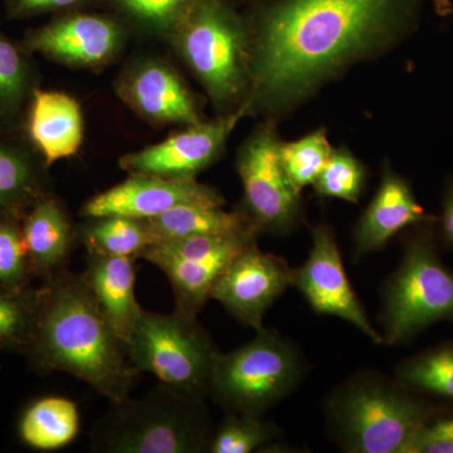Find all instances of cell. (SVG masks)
I'll return each mask as SVG.
<instances>
[{"mask_svg": "<svg viewBox=\"0 0 453 453\" xmlns=\"http://www.w3.org/2000/svg\"><path fill=\"white\" fill-rule=\"evenodd\" d=\"M32 277L23 240L22 219L0 216V286L23 290L31 288Z\"/></svg>", "mask_w": 453, "mask_h": 453, "instance_id": "4dcf8cb0", "label": "cell"}, {"mask_svg": "<svg viewBox=\"0 0 453 453\" xmlns=\"http://www.w3.org/2000/svg\"><path fill=\"white\" fill-rule=\"evenodd\" d=\"M121 95L136 111L157 122L198 124L195 101L168 65L146 62L125 79Z\"/></svg>", "mask_w": 453, "mask_h": 453, "instance_id": "ac0fdd59", "label": "cell"}, {"mask_svg": "<svg viewBox=\"0 0 453 453\" xmlns=\"http://www.w3.org/2000/svg\"><path fill=\"white\" fill-rule=\"evenodd\" d=\"M283 431L264 416L226 413L225 419L214 429L208 452L251 453L279 442Z\"/></svg>", "mask_w": 453, "mask_h": 453, "instance_id": "83f0119b", "label": "cell"}, {"mask_svg": "<svg viewBox=\"0 0 453 453\" xmlns=\"http://www.w3.org/2000/svg\"><path fill=\"white\" fill-rule=\"evenodd\" d=\"M334 149L324 130L314 131L305 138L280 145V157L292 186L301 193L312 186L329 162Z\"/></svg>", "mask_w": 453, "mask_h": 453, "instance_id": "f1b7e54d", "label": "cell"}, {"mask_svg": "<svg viewBox=\"0 0 453 453\" xmlns=\"http://www.w3.org/2000/svg\"><path fill=\"white\" fill-rule=\"evenodd\" d=\"M438 241L453 251V180L449 181L442 196V211L436 222Z\"/></svg>", "mask_w": 453, "mask_h": 453, "instance_id": "e575fe53", "label": "cell"}, {"mask_svg": "<svg viewBox=\"0 0 453 453\" xmlns=\"http://www.w3.org/2000/svg\"><path fill=\"white\" fill-rule=\"evenodd\" d=\"M181 55L217 103L243 91L247 41L242 26L213 0H198L175 29Z\"/></svg>", "mask_w": 453, "mask_h": 453, "instance_id": "ba28073f", "label": "cell"}, {"mask_svg": "<svg viewBox=\"0 0 453 453\" xmlns=\"http://www.w3.org/2000/svg\"><path fill=\"white\" fill-rule=\"evenodd\" d=\"M436 222L437 217L425 211L411 184L395 170L386 168L374 198L354 231V261L380 251L405 228Z\"/></svg>", "mask_w": 453, "mask_h": 453, "instance_id": "9a60e30c", "label": "cell"}, {"mask_svg": "<svg viewBox=\"0 0 453 453\" xmlns=\"http://www.w3.org/2000/svg\"><path fill=\"white\" fill-rule=\"evenodd\" d=\"M438 247L436 223L416 226L405 240L401 264L381 288L384 345L407 344L432 325L453 323V270Z\"/></svg>", "mask_w": 453, "mask_h": 453, "instance_id": "5b68a950", "label": "cell"}, {"mask_svg": "<svg viewBox=\"0 0 453 453\" xmlns=\"http://www.w3.org/2000/svg\"><path fill=\"white\" fill-rule=\"evenodd\" d=\"M408 0H285L259 28L247 105L277 107L389 37Z\"/></svg>", "mask_w": 453, "mask_h": 453, "instance_id": "6da1fadb", "label": "cell"}, {"mask_svg": "<svg viewBox=\"0 0 453 453\" xmlns=\"http://www.w3.org/2000/svg\"><path fill=\"white\" fill-rule=\"evenodd\" d=\"M81 432V412L73 399L47 395L33 401L18 422L23 445L40 452L65 449Z\"/></svg>", "mask_w": 453, "mask_h": 453, "instance_id": "44dd1931", "label": "cell"}, {"mask_svg": "<svg viewBox=\"0 0 453 453\" xmlns=\"http://www.w3.org/2000/svg\"><path fill=\"white\" fill-rule=\"evenodd\" d=\"M26 357L38 372L73 375L110 404L130 396L140 374L82 275L65 270L40 288L37 323Z\"/></svg>", "mask_w": 453, "mask_h": 453, "instance_id": "7a4b0ae2", "label": "cell"}, {"mask_svg": "<svg viewBox=\"0 0 453 453\" xmlns=\"http://www.w3.org/2000/svg\"><path fill=\"white\" fill-rule=\"evenodd\" d=\"M181 204L223 207L225 199L216 189L198 183L195 178L131 174L118 186L88 199L81 214L86 219L119 216L145 220Z\"/></svg>", "mask_w": 453, "mask_h": 453, "instance_id": "7c38bea8", "label": "cell"}, {"mask_svg": "<svg viewBox=\"0 0 453 453\" xmlns=\"http://www.w3.org/2000/svg\"><path fill=\"white\" fill-rule=\"evenodd\" d=\"M40 308V288L0 286V350L26 357L32 345Z\"/></svg>", "mask_w": 453, "mask_h": 453, "instance_id": "4316f807", "label": "cell"}, {"mask_svg": "<svg viewBox=\"0 0 453 453\" xmlns=\"http://www.w3.org/2000/svg\"><path fill=\"white\" fill-rule=\"evenodd\" d=\"M88 253L139 258L154 243L145 220L109 216L89 219L79 232Z\"/></svg>", "mask_w": 453, "mask_h": 453, "instance_id": "d4e9b609", "label": "cell"}, {"mask_svg": "<svg viewBox=\"0 0 453 453\" xmlns=\"http://www.w3.org/2000/svg\"><path fill=\"white\" fill-rule=\"evenodd\" d=\"M80 0H8L12 16L28 17L56 9L73 7Z\"/></svg>", "mask_w": 453, "mask_h": 453, "instance_id": "836d02e7", "label": "cell"}, {"mask_svg": "<svg viewBox=\"0 0 453 453\" xmlns=\"http://www.w3.org/2000/svg\"><path fill=\"white\" fill-rule=\"evenodd\" d=\"M363 164L345 149L333 150L332 157L312 186L326 198L357 203L365 186Z\"/></svg>", "mask_w": 453, "mask_h": 453, "instance_id": "f546056e", "label": "cell"}, {"mask_svg": "<svg viewBox=\"0 0 453 453\" xmlns=\"http://www.w3.org/2000/svg\"><path fill=\"white\" fill-rule=\"evenodd\" d=\"M120 44L121 31L112 20L73 16L28 33L22 47L64 64L97 65L109 61Z\"/></svg>", "mask_w": 453, "mask_h": 453, "instance_id": "5bb4252c", "label": "cell"}, {"mask_svg": "<svg viewBox=\"0 0 453 453\" xmlns=\"http://www.w3.org/2000/svg\"><path fill=\"white\" fill-rule=\"evenodd\" d=\"M25 119L29 142L44 165L73 157L81 148V107L64 92L35 88Z\"/></svg>", "mask_w": 453, "mask_h": 453, "instance_id": "2e32d148", "label": "cell"}, {"mask_svg": "<svg viewBox=\"0 0 453 453\" xmlns=\"http://www.w3.org/2000/svg\"><path fill=\"white\" fill-rule=\"evenodd\" d=\"M0 133V216L19 217L47 196L40 160L28 146Z\"/></svg>", "mask_w": 453, "mask_h": 453, "instance_id": "ffe728a7", "label": "cell"}, {"mask_svg": "<svg viewBox=\"0 0 453 453\" xmlns=\"http://www.w3.org/2000/svg\"><path fill=\"white\" fill-rule=\"evenodd\" d=\"M145 222L154 243L192 235L258 232L243 211H226L220 205H177L160 216L145 219Z\"/></svg>", "mask_w": 453, "mask_h": 453, "instance_id": "7402d4cb", "label": "cell"}, {"mask_svg": "<svg viewBox=\"0 0 453 453\" xmlns=\"http://www.w3.org/2000/svg\"><path fill=\"white\" fill-rule=\"evenodd\" d=\"M306 372L303 350L264 327L251 342L219 354L210 395L226 413L264 416L299 388Z\"/></svg>", "mask_w": 453, "mask_h": 453, "instance_id": "8992f818", "label": "cell"}, {"mask_svg": "<svg viewBox=\"0 0 453 453\" xmlns=\"http://www.w3.org/2000/svg\"><path fill=\"white\" fill-rule=\"evenodd\" d=\"M280 145L273 129L264 127L244 144L238 157L246 204L243 213L259 234H290L300 219V192L286 175Z\"/></svg>", "mask_w": 453, "mask_h": 453, "instance_id": "9c48e42d", "label": "cell"}, {"mask_svg": "<svg viewBox=\"0 0 453 453\" xmlns=\"http://www.w3.org/2000/svg\"><path fill=\"white\" fill-rule=\"evenodd\" d=\"M395 378L418 395L453 403V342L402 360L395 366Z\"/></svg>", "mask_w": 453, "mask_h": 453, "instance_id": "484cf974", "label": "cell"}, {"mask_svg": "<svg viewBox=\"0 0 453 453\" xmlns=\"http://www.w3.org/2000/svg\"><path fill=\"white\" fill-rule=\"evenodd\" d=\"M294 283V268L285 258L262 252L257 243L235 256L214 283L211 299L219 301L238 323L255 332Z\"/></svg>", "mask_w": 453, "mask_h": 453, "instance_id": "8fae6325", "label": "cell"}, {"mask_svg": "<svg viewBox=\"0 0 453 453\" xmlns=\"http://www.w3.org/2000/svg\"><path fill=\"white\" fill-rule=\"evenodd\" d=\"M404 453H453V408L443 405L423 423Z\"/></svg>", "mask_w": 453, "mask_h": 453, "instance_id": "d6a6232c", "label": "cell"}, {"mask_svg": "<svg viewBox=\"0 0 453 453\" xmlns=\"http://www.w3.org/2000/svg\"><path fill=\"white\" fill-rule=\"evenodd\" d=\"M135 259L88 253L81 273L101 312L125 345L144 310L135 297Z\"/></svg>", "mask_w": 453, "mask_h": 453, "instance_id": "e0dca14e", "label": "cell"}, {"mask_svg": "<svg viewBox=\"0 0 453 453\" xmlns=\"http://www.w3.org/2000/svg\"><path fill=\"white\" fill-rule=\"evenodd\" d=\"M243 251L220 253L207 258L157 259L153 265L168 277L174 292L175 310L198 318L211 300V288L220 273L235 256Z\"/></svg>", "mask_w": 453, "mask_h": 453, "instance_id": "603a6c76", "label": "cell"}, {"mask_svg": "<svg viewBox=\"0 0 453 453\" xmlns=\"http://www.w3.org/2000/svg\"><path fill=\"white\" fill-rule=\"evenodd\" d=\"M249 109L246 104L234 115L208 124L190 125L159 144L125 155L120 159L121 168L130 174L195 178L219 157L229 134Z\"/></svg>", "mask_w": 453, "mask_h": 453, "instance_id": "4fadbf2b", "label": "cell"}, {"mask_svg": "<svg viewBox=\"0 0 453 453\" xmlns=\"http://www.w3.org/2000/svg\"><path fill=\"white\" fill-rule=\"evenodd\" d=\"M28 55L0 29V133L16 131L37 88Z\"/></svg>", "mask_w": 453, "mask_h": 453, "instance_id": "cb8c5ba5", "label": "cell"}, {"mask_svg": "<svg viewBox=\"0 0 453 453\" xmlns=\"http://www.w3.org/2000/svg\"><path fill=\"white\" fill-rule=\"evenodd\" d=\"M127 350L139 372H150L164 386L187 395H210L220 351L195 316L142 310Z\"/></svg>", "mask_w": 453, "mask_h": 453, "instance_id": "52a82bcc", "label": "cell"}, {"mask_svg": "<svg viewBox=\"0 0 453 453\" xmlns=\"http://www.w3.org/2000/svg\"><path fill=\"white\" fill-rule=\"evenodd\" d=\"M446 404L418 395L372 369L354 372L330 392L325 422L348 453H404L417 429Z\"/></svg>", "mask_w": 453, "mask_h": 453, "instance_id": "3957f363", "label": "cell"}, {"mask_svg": "<svg viewBox=\"0 0 453 453\" xmlns=\"http://www.w3.org/2000/svg\"><path fill=\"white\" fill-rule=\"evenodd\" d=\"M142 25L157 32L177 29L198 0H118Z\"/></svg>", "mask_w": 453, "mask_h": 453, "instance_id": "1f68e13d", "label": "cell"}, {"mask_svg": "<svg viewBox=\"0 0 453 453\" xmlns=\"http://www.w3.org/2000/svg\"><path fill=\"white\" fill-rule=\"evenodd\" d=\"M311 250L300 267L294 268L292 286L301 292L316 314L335 316L354 325L374 344L384 345L349 282L335 234L329 226L311 228Z\"/></svg>", "mask_w": 453, "mask_h": 453, "instance_id": "30bf717a", "label": "cell"}, {"mask_svg": "<svg viewBox=\"0 0 453 453\" xmlns=\"http://www.w3.org/2000/svg\"><path fill=\"white\" fill-rule=\"evenodd\" d=\"M213 419L204 399L160 383L142 398H125L95 423L91 449L98 453L208 452Z\"/></svg>", "mask_w": 453, "mask_h": 453, "instance_id": "277c9868", "label": "cell"}, {"mask_svg": "<svg viewBox=\"0 0 453 453\" xmlns=\"http://www.w3.org/2000/svg\"><path fill=\"white\" fill-rule=\"evenodd\" d=\"M22 232L33 277L46 280L65 270L74 234L58 201L49 195L38 199L23 216Z\"/></svg>", "mask_w": 453, "mask_h": 453, "instance_id": "d6986e66", "label": "cell"}]
</instances>
